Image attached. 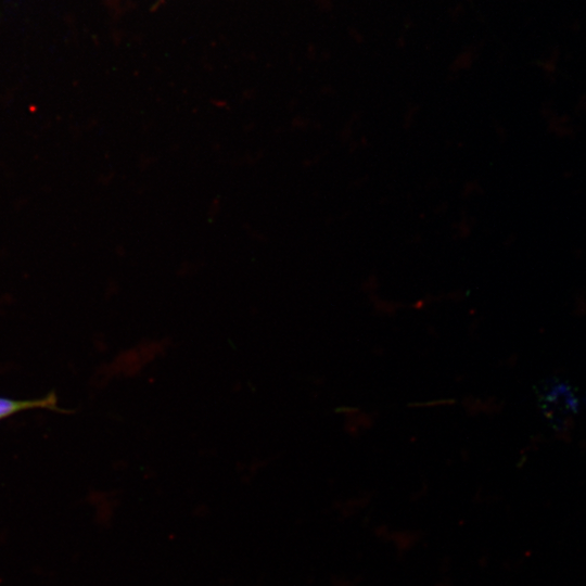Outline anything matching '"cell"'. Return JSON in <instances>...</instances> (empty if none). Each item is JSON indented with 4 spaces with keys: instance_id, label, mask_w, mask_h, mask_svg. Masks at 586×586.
I'll return each mask as SVG.
<instances>
[{
    "instance_id": "6da1fadb",
    "label": "cell",
    "mask_w": 586,
    "mask_h": 586,
    "mask_svg": "<svg viewBox=\"0 0 586 586\" xmlns=\"http://www.w3.org/2000/svg\"><path fill=\"white\" fill-rule=\"evenodd\" d=\"M35 408L61 410L58 407V399L54 394H49L46 397L36 399H12L0 397V420L20 411Z\"/></svg>"
}]
</instances>
